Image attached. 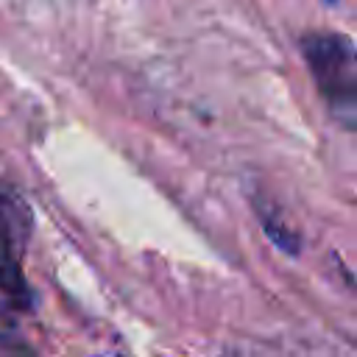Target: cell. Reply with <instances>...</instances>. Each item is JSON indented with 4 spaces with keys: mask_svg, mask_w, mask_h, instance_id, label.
I'll use <instances>...</instances> for the list:
<instances>
[{
    "mask_svg": "<svg viewBox=\"0 0 357 357\" xmlns=\"http://www.w3.org/2000/svg\"><path fill=\"white\" fill-rule=\"evenodd\" d=\"M31 237L28 206L6 187H0V290L17 307H31L28 282L22 276V254Z\"/></svg>",
    "mask_w": 357,
    "mask_h": 357,
    "instance_id": "obj_2",
    "label": "cell"
},
{
    "mask_svg": "<svg viewBox=\"0 0 357 357\" xmlns=\"http://www.w3.org/2000/svg\"><path fill=\"white\" fill-rule=\"evenodd\" d=\"M301 53L329 114L357 134V47L332 31L304 33Z\"/></svg>",
    "mask_w": 357,
    "mask_h": 357,
    "instance_id": "obj_1",
    "label": "cell"
},
{
    "mask_svg": "<svg viewBox=\"0 0 357 357\" xmlns=\"http://www.w3.org/2000/svg\"><path fill=\"white\" fill-rule=\"evenodd\" d=\"M329 3H332V0H329Z\"/></svg>",
    "mask_w": 357,
    "mask_h": 357,
    "instance_id": "obj_3",
    "label": "cell"
}]
</instances>
